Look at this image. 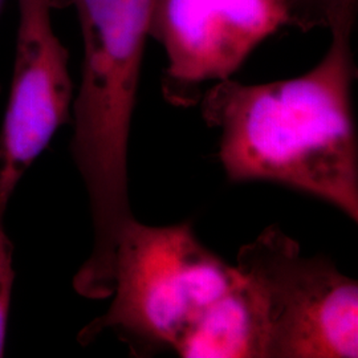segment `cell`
<instances>
[{"mask_svg": "<svg viewBox=\"0 0 358 358\" xmlns=\"http://www.w3.org/2000/svg\"><path fill=\"white\" fill-rule=\"evenodd\" d=\"M329 26L332 44L312 71L257 85L217 81L202 96V115L220 130L219 158L230 180L280 185L357 223L353 13L338 15Z\"/></svg>", "mask_w": 358, "mask_h": 358, "instance_id": "cell-1", "label": "cell"}, {"mask_svg": "<svg viewBox=\"0 0 358 358\" xmlns=\"http://www.w3.org/2000/svg\"><path fill=\"white\" fill-rule=\"evenodd\" d=\"M84 60L73 103L71 154L90 201L93 245L73 287L92 299L113 289L115 255L134 219L129 199L128 149L153 0H73Z\"/></svg>", "mask_w": 358, "mask_h": 358, "instance_id": "cell-2", "label": "cell"}, {"mask_svg": "<svg viewBox=\"0 0 358 358\" xmlns=\"http://www.w3.org/2000/svg\"><path fill=\"white\" fill-rule=\"evenodd\" d=\"M239 282L236 267L201 243L189 223L155 227L134 217L118 243L112 303L77 340L90 345L112 333L137 357L176 352Z\"/></svg>", "mask_w": 358, "mask_h": 358, "instance_id": "cell-3", "label": "cell"}, {"mask_svg": "<svg viewBox=\"0 0 358 358\" xmlns=\"http://www.w3.org/2000/svg\"><path fill=\"white\" fill-rule=\"evenodd\" d=\"M236 269L264 333V358H356L358 282L269 226L238 252Z\"/></svg>", "mask_w": 358, "mask_h": 358, "instance_id": "cell-4", "label": "cell"}, {"mask_svg": "<svg viewBox=\"0 0 358 358\" xmlns=\"http://www.w3.org/2000/svg\"><path fill=\"white\" fill-rule=\"evenodd\" d=\"M294 22L288 0H153L150 35L164 45V96L178 106L227 80L256 47Z\"/></svg>", "mask_w": 358, "mask_h": 358, "instance_id": "cell-5", "label": "cell"}, {"mask_svg": "<svg viewBox=\"0 0 358 358\" xmlns=\"http://www.w3.org/2000/svg\"><path fill=\"white\" fill-rule=\"evenodd\" d=\"M52 4L19 0L13 83L0 129V219L27 170L69 121V55L53 31Z\"/></svg>", "mask_w": 358, "mask_h": 358, "instance_id": "cell-6", "label": "cell"}, {"mask_svg": "<svg viewBox=\"0 0 358 358\" xmlns=\"http://www.w3.org/2000/svg\"><path fill=\"white\" fill-rule=\"evenodd\" d=\"M183 358H264V333L241 276L179 344Z\"/></svg>", "mask_w": 358, "mask_h": 358, "instance_id": "cell-7", "label": "cell"}, {"mask_svg": "<svg viewBox=\"0 0 358 358\" xmlns=\"http://www.w3.org/2000/svg\"><path fill=\"white\" fill-rule=\"evenodd\" d=\"M294 22L329 26L338 15L355 11L356 0H288Z\"/></svg>", "mask_w": 358, "mask_h": 358, "instance_id": "cell-8", "label": "cell"}, {"mask_svg": "<svg viewBox=\"0 0 358 358\" xmlns=\"http://www.w3.org/2000/svg\"><path fill=\"white\" fill-rule=\"evenodd\" d=\"M13 280V244L3 227V219H0V357L4 355Z\"/></svg>", "mask_w": 358, "mask_h": 358, "instance_id": "cell-9", "label": "cell"}, {"mask_svg": "<svg viewBox=\"0 0 358 358\" xmlns=\"http://www.w3.org/2000/svg\"><path fill=\"white\" fill-rule=\"evenodd\" d=\"M0 1H1V0H0Z\"/></svg>", "mask_w": 358, "mask_h": 358, "instance_id": "cell-10", "label": "cell"}]
</instances>
